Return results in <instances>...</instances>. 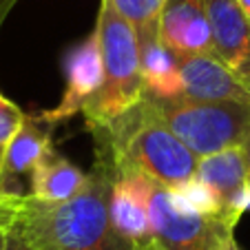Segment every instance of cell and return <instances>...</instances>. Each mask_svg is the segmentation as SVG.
Here are the masks:
<instances>
[{"label":"cell","instance_id":"obj_1","mask_svg":"<svg viewBox=\"0 0 250 250\" xmlns=\"http://www.w3.org/2000/svg\"><path fill=\"white\" fill-rule=\"evenodd\" d=\"M113 168L98 157L84 186L64 202H40L24 195L14 230L33 250H131L113 230L109 195Z\"/></svg>","mask_w":250,"mask_h":250},{"label":"cell","instance_id":"obj_2","mask_svg":"<svg viewBox=\"0 0 250 250\" xmlns=\"http://www.w3.org/2000/svg\"><path fill=\"white\" fill-rule=\"evenodd\" d=\"M98 157L111 168H131L166 188L184 184L197 168V157L157 118L146 98L109 122L89 128Z\"/></svg>","mask_w":250,"mask_h":250},{"label":"cell","instance_id":"obj_3","mask_svg":"<svg viewBox=\"0 0 250 250\" xmlns=\"http://www.w3.org/2000/svg\"><path fill=\"white\" fill-rule=\"evenodd\" d=\"M95 36L102 56V86L82 109L86 128L106 126L144 98L135 31L109 0L100 2Z\"/></svg>","mask_w":250,"mask_h":250},{"label":"cell","instance_id":"obj_4","mask_svg":"<svg viewBox=\"0 0 250 250\" xmlns=\"http://www.w3.org/2000/svg\"><path fill=\"white\" fill-rule=\"evenodd\" d=\"M157 118L197 160L241 146L250 135V104L204 102L180 95L160 100L144 95Z\"/></svg>","mask_w":250,"mask_h":250},{"label":"cell","instance_id":"obj_5","mask_svg":"<svg viewBox=\"0 0 250 250\" xmlns=\"http://www.w3.org/2000/svg\"><path fill=\"white\" fill-rule=\"evenodd\" d=\"M146 212L151 237L164 250H208L222 232H235L222 217H202L175 206L170 190L148 184Z\"/></svg>","mask_w":250,"mask_h":250},{"label":"cell","instance_id":"obj_6","mask_svg":"<svg viewBox=\"0 0 250 250\" xmlns=\"http://www.w3.org/2000/svg\"><path fill=\"white\" fill-rule=\"evenodd\" d=\"M100 86H102V56H100L98 36L93 31L73 49H69L64 58V93L60 102L44 113L58 126L76 113H82L84 104L98 93Z\"/></svg>","mask_w":250,"mask_h":250},{"label":"cell","instance_id":"obj_7","mask_svg":"<svg viewBox=\"0 0 250 250\" xmlns=\"http://www.w3.org/2000/svg\"><path fill=\"white\" fill-rule=\"evenodd\" d=\"M56 124L40 113H24V120L16 135L2 151V166H0V188L11 195H27L22 190L20 177L29 175L38 160L51 148V135Z\"/></svg>","mask_w":250,"mask_h":250},{"label":"cell","instance_id":"obj_8","mask_svg":"<svg viewBox=\"0 0 250 250\" xmlns=\"http://www.w3.org/2000/svg\"><path fill=\"white\" fill-rule=\"evenodd\" d=\"M175 56V53H173ZM184 95L204 102L250 104V89L215 56H175Z\"/></svg>","mask_w":250,"mask_h":250},{"label":"cell","instance_id":"obj_9","mask_svg":"<svg viewBox=\"0 0 250 250\" xmlns=\"http://www.w3.org/2000/svg\"><path fill=\"white\" fill-rule=\"evenodd\" d=\"M148 184L144 175L131 168H113V182H111L109 195V219L113 230L122 239L137 244L151 237L146 212Z\"/></svg>","mask_w":250,"mask_h":250},{"label":"cell","instance_id":"obj_10","mask_svg":"<svg viewBox=\"0 0 250 250\" xmlns=\"http://www.w3.org/2000/svg\"><path fill=\"white\" fill-rule=\"evenodd\" d=\"M160 40L175 56H215L202 0H166Z\"/></svg>","mask_w":250,"mask_h":250},{"label":"cell","instance_id":"obj_11","mask_svg":"<svg viewBox=\"0 0 250 250\" xmlns=\"http://www.w3.org/2000/svg\"><path fill=\"white\" fill-rule=\"evenodd\" d=\"M195 175L217 193L224 206V222L235 230L239 217L244 215V195L248 188V173L241 148H226L197 160Z\"/></svg>","mask_w":250,"mask_h":250},{"label":"cell","instance_id":"obj_12","mask_svg":"<svg viewBox=\"0 0 250 250\" xmlns=\"http://www.w3.org/2000/svg\"><path fill=\"white\" fill-rule=\"evenodd\" d=\"M215 58L237 71L250 51V22L237 0H202Z\"/></svg>","mask_w":250,"mask_h":250},{"label":"cell","instance_id":"obj_13","mask_svg":"<svg viewBox=\"0 0 250 250\" xmlns=\"http://www.w3.org/2000/svg\"><path fill=\"white\" fill-rule=\"evenodd\" d=\"M84 180L86 173L51 146L29 173V197L40 202H64L84 186Z\"/></svg>","mask_w":250,"mask_h":250},{"label":"cell","instance_id":"obj_14","mask_svg":"<svg viewBox=\"0 0 250 250\" xmlns=\"http://www.w3.org/2000/svg\"><path fill=\"white\" fill-rule=\"evenodd\" d=\"M140 69H142L144 95L160 100H170L184 95L177 60H175L173 51L162 40L140 49Z\"/></svg>","mask_w":250,"mask_h":250},{"label":"cell","instance_id":"obj_15","mask_svg":"<svg viewBox=\"0 0 250 250\" xmlns=\"http://www.w3.org/2000/svg\"><path fill=\"white\" fill-rule=\"evenodd\" d=\"M135 31L140 49L160 40V16L166 0H109Z\"/></svg>","mask_w":250,"mask_h":250},{"label":"cell","instance_id":"obj_16","mask_svg":"<svg viewBox=\"0 0 250 250\" xmlns=\"http://www.w3.org/2000/svg\"><path fill=\"white\" fill-rule=\"evenodd\" d=\"M168 190H170V199L175 202V206L186 212L202 215V217H222L224 215V206L219 202L217 193L206 182L199 180L197 175H193L184 184L168 188Z\"/></svg>","mask_w":250,"mask_h":250},{"label":"cell","instance_id":"obj_17","mask_svg":"<svg viewBox=\"0 0 250 250\" xmlns=\"http://www.w3.org/2000/svg\"><path fill=\"white\" fill-rule=\"evenodd\" d=\"M22 120L24 113L20 111V106L16 102H11L7 95H2V91H0V148H5L9 144V140L16 135Z\"/></svg>","mask_w":250,"mask_h":250},{"label":"cell","instance_id":"obj_18","mask_svg":"<svg viewBox=\"0 0 250 250\" xmlns=\"http://www.w3.org/2000/svg\"><path fill=\"white\" fill-rule=\"evenodd\" d=\"M22 199L24 195H11V193L0 195V235H7L9 230H14Z\"/></svg>","mask_w":250,"mask_h":250},{"label":"cell","instance_id":"obj_19","mask_svg":"<svg viewBox=\"0 0 250 250\" xmlns=\"http://www.w3.org/2000/svg\"><path fill=\"white\" fill-rule=\"evenodd\" d=\"M0 250H33L22 237L16 230H9L5 237H2V244H0Z\"/></svg>","mask_w":250,"mask_h":250},{"label":"cell","instance_id":"obj_20","mask_svg":"<svg viewBox=\"0 0 250 250\" xmlns=\"http://www.w3.org/2000/svg\"><path fill=\"white\" fill-rule=\"evenodd\" d=\"M208 250H241V248L235 239V232H222L217 239L212 241V246Z\"/></svg>","mask_w":250,"mask_h":250},{"label":"cell","instance_id":"obj_21","mask_svg":"<svg viewBox=\"0 0 250 250\" xmlns=\"http://www.w3.org/2000/svg\"><path fill=\"white\" fill-rule=\"evenodd\" d=\"M235 73L241 78V82H244V84L250 89V51H248V56L244 58V62H241V64L237 66Z\"/></svg>","mask_w":250,"mask_h":250},{"label":"cell","instance_id":"obj_22","mask_svg":"<svg viewBox=\"0 0 250 250\" xmlns=\"http://www.w3.org/2000/svg\"><path fill=\"white\" fill-rule=\"evenodd\" d=\"M131 250H164V248L160 246V241H155L153 237H148V239H144V241H137V244H133Z\"/></svg>","mask_w":250,"mask_h":250},{"label":"cell","instance_id":"obj_23","mask_svg":"<svg viewBox=\"0 0 250 250\" xmlns=\"http://www.w3.org/2000/svg\"><path fill=\"white\" fill-rule=\"evenodd\" d=\"M241 155H244V164H246V173H248V182H250V135L241 142Z\"/></svg>","mask_w":250,"mask_h":250},{"label":"cell","instance_id":"obj_24","mask_svg":"<svg viewBox=\"0 0 250 250\" xmlns=\"http://www.w3.org/2000/svg\"><path fill=\"white\" fill-rule=\"evenodd\" d=\"M237 2H239L241 11H244V16L248 18V22H250V0H237Z\"/></svg>","mask_w":250,"mask_h":250},{"label":"cell","instance_id":"obj_25","mask_svg":"<svg viewBox=\"0 0 250 250\" xmlns=\"http://www.w3.org/2000/svg\"><path fill=\"white\" fill-rule=\"evenodd\" d=\"M244 212H250V182H248V188H246V195H244Z\"/></svg>","mask_w":250,"mask_h":250},{"label":"cell","instance_id":"obj_26","mask_svg":"<svg viewBox=\"0 0 250 250\" xmlns=\"http://www.w3.org/2000/svg\"><path fill=\"white\" fill-rule=\"evenodd\" d=\"M2 151H5V148H0V166H2ZM2 193H5V190L0 188V195H2Z\"/></svg>","mask_w":250,"mask_h":250},{"label":"cell","instance_id":"obj_27","mask_svg":"<svg viewBox=\"0 0 250 250\" xmlns=\"http://www.w3.org/2000/svg\"><path fill=\"white\" fill-rule=\"evenodd\" d=\"M2 237H5V235H0V244H2Z\"/></svg>","mask_w":250,"mask_h":250}]
</instances>
